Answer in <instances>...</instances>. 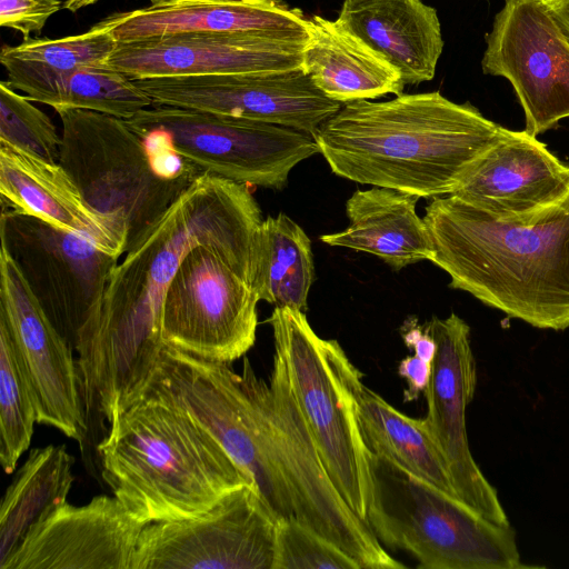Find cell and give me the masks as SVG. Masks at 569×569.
<instances>
[{
  "instance_id": "23",
  "label": "cell",
  "mask_w": 569,
  "mask_h": 569,
  "mask_svg": "<svg viewBox=\"0 0 569 569\" xmlns=\"http://www.w3.org/2000/svg\"><path fill=\"white\" fill-rule=\"evenodd\" d=\"M337 19L385 57L405 84L435 77L445 42L437 10L422 0H345Z\"/></svg>"
},
{
  "instance_id": "20",
  "label": "cell",
  "mask_w": 569,
  "mask_h": 569,
  "mask_svg": "<svg viewBox=\"0 0 569 569\" xmlns=\"http://www.w3.org/2000/svg\"><path fill=\"white\" fill-rule=\"evenodd\" d=\"M452 194L498 219H530L569 196V166L525 129L503 128Z\"/></svg>"
},
{
  "instance_id": "31",
  "label": "cell",
  "mask_w": 569,
  "mask_h": 569,
  "mask_svg": "<svg viewBox=\"0 0 569 569\" xmlns=\"http://www.w3.org/2000/svg\"><path fill=\"white\" fill-rule=\"evenodd\" d=\"M38 422L37 400L14 338L0 318V462L16 471Z\"/></svg>"
},
{
  "instance_id": "22",
  "label": "cell",
  "mask_w": 569,
  "mask_h": 569,
  "mask_svg": "<svg viewBox=\"0 0 569 569\" xmlns=\"http://www.w3.org/2000/svg\"><path fill=\"white\" fill-rule=\"evenodd\" d=\"M100 22L127 42L188 32H306L307 17L284 0H149Z\"/></svg>"
},
{
  "instance_id": "38",
  "label": "cell",
  "mask_w": 569,
  "mask_h": 569,
  "mask_svg": "<svg viewBox=\"0 0 569 569\" xmlns=\"http://www.w3.org/2000/svg\"><path fill=\"white\" fill-rule=\"evenodd\" d=\"M98 1L100 0H66L62 4L64 9L71 12H77L80 9L91 6Z\"/></svg>"
},
{
  "instance_id": "33",
  "label": "cell",
  "mask_w": 569,
  "mask_h": 569,
  "mask_svg": "<svg viewBox=\"0 0 569 569\" xmlns=\"http://www.w3.org/2000/svg\"><path fill=\"white\" fill-rule=\"evenodd\" d=\"M273 569H361L359 563L291 518L277 522Z\"/></svg>"
},
{
  "instance_id": "1",
  "label": "cell",
  "mask_w": 569,
  "mask_h": 569,
  "mask_svg": "<svg viewBox=\"0 0 569 569\" xmlns=\"http://www.w3.org/2000/svg\"><path fill=\"white\" fill-rule=\"evenodd\" d=\"M262 221L249 186L200 174L126 251L74 351L90 425L110 423L146 390L164 348L163 297L184 256L217 247L252 283Z\"/></svg>"
},
{
  "instance_id": "3",
  "label": "cell",
  "mask_w": 569,
  "mask_h": 569,
  "mask_svg": "<svg viewBox=\"0 0 569 569\" xmlns=\"http://www.w3.org/2000/svg\"><path fill=\"white\" fill-rule=\"evenodd\" d=\"M433 257L449 287L539 329L569 328V196L522 220L492 217L456 194L426 207Z\"/></svg>"
},
{
  "instance_id": "21",
  "label": "cell",
  "mask_w": 569,
  "mask_h": 569,
  "mask_svg": "<svg viewBox=\"0 0 569 569\" xmlns=\"http://www.w3.org/2000/svg\"><path fill=\"white\" fill-rule=\"evenodd\" d=\"M0 194L2 207L89 238L109 253H126L124 224L91 207L59 162L0 143Z\"/></svg>"
},
{
  "instance_id": "26",
  "label": "cell",
  "mask_w": 569,
  "mask_h": 569,
  "mask_svg": "<svg viewBox=\"0 0 569 569\" xmlns=\"http://www.w3.org/2000/svg\"><path fill=\"white\" fill-rule=\"evenodd\" d=\"M419 198L381 187L357 190L346 203L348 227L322 234L320 240L377 256L397 271L421 260L431 261V239L416 211Z\"/></svg>"
},
{
  "instance_id": "24",
  "label": "cell",
  "mask_w": 569,
  "mask_h": 569,
  "mask_svg": "<svg viewBox=\"0 0 569 569\" xmlns=\"http://www.w3.org/2000/svg\"><path fill=\"white\" fill-rule=\"evenodd\" d=\"M301 69L329 99L341 104L401 94L400 72L338 19L311 16Z\"/></svg>"
},
{
  "instance_id": "5",
  "label": "cell",
  "mask_w": 569,
  "mask_h": 569,
  "mask_svg": "<svg viewBox=\"0 0 569 569\" xmlns=\"http://www.w3.org/2000/svg\"><path fill=\"white\" fill-rule=\"evenodd\" d=\"M57 113L59 163L91 207L124 224L127 250L200 176L124 119L83 109Z\"/></svg>"
},
{
  "instance_id": "27",
  "label": "cell",
  "mask_w": 569,
  "mask_h": 569,
  "mask_svg": "<svg viewBox=\"0 0 569 569\" xmlns=\"http://www.w3.org/2000/svg\"><path fill=\"white\" fill-rule=\"evenodd\" d=\"M73 463V456L63 445L29 451L1 501L0 565L20 547L39 520L67 501L74 481Z\"/></svg>"
},
{
  "instance_id": "35",
  "label": "cell",
  "mask_w": 569,
  "mask_h": 569,
  "mask_svg": "<svg viewBox=\"0 0 569 569\" xmlns=\"http://www.w3.org/2000/svg\"><path fill=\"white\" fill-rule=\"evenodd\" d=\"M398 373L407 382V389L403 392V401H415L421 393H425L429 385L431 363L420 359L416 355L408 356L399 362Z\"/></svg>"
},
{
  "instance_id": "18",
  "label": "cell",
  "mask_w": 569,
  "mask_h": 569,
  "mask_svg": "<svg viewBox=\"0 0 569 569\" xmlns=\"http://www.w3.org/2000/svg\"><path fill=\"white\" fill-rule=\"evenodd\" d=\"M307 32H188L118 42L108 66L129 78L300 69Z\"/></svg>"
},
{
  "instance_id": "14",
  "label": "cell",
  "mask_w": 569,
  "mask_h": 569,
  "mask_svg": "<svg viewBox=\"0 0 569 569\" xmlns=\"http://www.w3.org/2000/svg\"><path fill=\"white\" fill-rule=\"evenodd\" d=\"M486 43L482 71L512 84L529 134L569 117V42L543 0H505Z\"/></svg>"
},
{
  "instance_id": "15",
  "label": "cell",
  "mask_w": 569,
  "mask_h": 569,
  "mask_svg": "<svg viewBox=\"0 0 569 569\" xmlns=\"http://www.w3.org/2000/svg\"><path fill=\"white\" fill-rule=\"evenodd\" d=\"M156 104L273 123L311 136L341 103L300 69L136 79Z\"/></svg>"
},
{
  "instance_id": "34",
  "label": "cell",
  "mask_w": 569,
  "mask_h": 569,
  "mask_svg": "<svg viewBox=\"0 0 569 569\" xmlns=\"http://www.w3.org/2000/svg\"><path fill=\"white\" fill-rule=\"evenodd\" d=\"M61 8L59 0H0V26L29 38L32 32L39 33Z\"/></svg>"
},
{
  "instance_id": "13",
  "label": "cell",
  "mask_w": 569,
  "mask_h": 569,
  "mask_svg": "<svg viewBox=\"0 0 569 569\" xmlns=\"http://www.w3.org/2000/svg\"><path fill=\"white\" fill-rule=\"evenodd\" d=\"M277 520L252 485L207 512L143 527L132 569H273Z\"/></svg>"
},
{
  "instance_id": "7",
  "label": "cell",
  "mask_w": 569,
  "mask_h": 569,
  "mask_svg": "<svg viewBox=\"0 0 569 569\" xmlns=\"http://www.w3.org/2000/svg\"><path fill=\"white\" fill-rule=\"evenodd\" d=\"M241 378L288 489L295 519L340 548L361 569L405 568L335 487L295 398L281 355L274 351L268 382L256 375L247 357Z\"/></svg>"
},
{
  "instance_id": "36",
  "label": "cell",
  "mask_w": 569,
  "mask_h": 569,
  "mask_svg": "<svg viewBox=\"0 0 569 569\" xmlns=\"http://www.w3.org/2000/svg\"><path fill=\"white\" fill-rule=\"evenodd\" d=\"M401 337L405 345L413 349V355L432 363L437 350L436 341L427 328L418 323L417 318L411 317L403 322Z\"/></svg>"
},
{
  "instance_id": "10",
  "label": "cell",
  "mask_w": 569,
  "mask_h": 569,
  "mask_svg": "<svg viewBox=\"0 0 569 569\" xmlns=\"http://www.w3.org/2000/svg\"><path fill=\"white\" fill-rule=\"evenodd\" d=\"M259 297L221 249L201 244L182 259L161 307V340L192 356L230 363L256 342Z\"/></svg>"
},
{
  "instance_id": "17",
  "label": "cell",
  "mask_w": 569,
  "mask_h": 569,
  "mask_svg": "<svg viewBox=\"0 0 569 569\" xmlns=\"http://www.w3.org/2000/svg\"><path fill=\"white\" fill-rule=\"evenodd\" d=\"M0 318L9 327L32 382L38 423L58 429L82 447L88 425L74 351L3 248L0 249Z\"/></svg>"
},
{
  "instance_id": "37",
  "label": "cell",
  "mask_w": 569,
  "mask_h": 569,
  "mask_svg": "<svg viewBox=\"0 0 569 569\" xmlns=\"http://www.w3.org/2000/svg\"><path fill=\"white\" fill-rule=\"evenodd\" d=\"M569 42V0H543Z\"/></svg>"
},
{
  "instance_id": "4",
  "label": "cell",
  "mask_w": 569,
  "mask_h": 569,
  "mask_svg": "<svg viewBox=\"0 0 569 569\" xmlns=\"http://www.w3.org/2000/svg\"><path fill=\"white\" fill-rule=\"evenodd\" d=\"M97 457L113 496L143 525L200 516L254 486L213 435L154 386L110 422Z\"/></svg>"
},
{
  "instance_id": "25",
  "label": "cell",
  "mask_w": 569,
  "mask_h": 569,
  "mask_svg": "<svg viewBox=\"0 0 569 569\" xmlns=\"http://www.w3.org/2000/svg\"><path fill=\"white\" fill-rule=\"evenodd\" d=\"M338 363L352 396L361 436L370 453L460 499L423 418L406 416L368 388L362 381V373L341 347Z\"/></svg>"
},
{
  "instance_id": "11",
  "label": "cell",
  "mask_w": 569,
  "mask_h": 569,
  "mask_svg": "<svg viewBox=\"0 0 569 569\" xmlns=\"http://www.w3.org/2000/svg\"><path fill=\"white\" fill-rule=\"evenodd\" d=\"M0 240L52 325L76 351L120 257L89 238L6 207Z\"/></svg>"
},
{
  "instance_id": "32",
  "label": "cell",
  "mask_w": 569,
  "mask_h": 569,
  "mask_svg": "<svg viewBox=\"0 0 569 569\" xmlns=\"http://www.w3.org/2000/svg\"><path fill=\"white\" fill-rule=\"evenodd\" d=\"M0 143L59 162L61 136L51 119L19 94L8 81L0 82Z\"/></svg>"
},
{
  "instance_id": "12",
  "label": "cell",
  "mask_w": 569,
  "mask_h": 569,
  "mask_svg": "<svg viewBox=\"0 0 569 569\" xmlns=\"http://www.w3.org/2000/svg\"><path fill=\"white\" fill-rule=\"evenodd\" d=\"M148 386L163 390L213 435L250 477L277 522L295 518L241 375L226 362L164 346Z\"/></svg>"
},
{
  "instance_id": "30",
  "label": "cell",
  "mask_w": 569,
  "mask_h": 569,
  "mask_svg": "<svg viewBox=\"0 0 569 569\" xmlns=\"http://www.w3.org/2000/svg\"><path fill=\"white\" fill-rule=\"evenodd\" d=\"M60 109H83L129 119L153 104L133 79L107 66H83L53 77L26 93Z\"/></svg>"
},
{
  "instance_id": "19",
  "label": "cell",
  "mask_w": 569,
  "mask_h": 569,
  "mask_svg": "<svg viewBox=\"0 0 569 569\" xmlns=\"http://www.w3.org/2000/svg\"><path fill=\"white\" fill-rule=\"evenodd\" d=\"M139 522L116 497L68 501L39 520L0 569H132Z\"/></svg>"
},
{
  "instance_id": "8",
  "label": "cell",
  "mask_w": 569,
  "mask_h": 569,
  "mask_svg": "<svg viewBox=\"0 0 569 569\" xmlns=\"http://www.w3.org/2000/svg\"><path fill=\"white\" fill-rule=\"evenodd\" d=\"M268 322L325 467L343 500L367 523L376 493L372 456L339 368L341 346L320 338L301 310L274 307Z\"/></svg>"
},
{
  "instance_id": "16",
  "label": "cell",
  "mask_w": 569,
  "mask_h": 569,
  "mask_svg": "<svg viewBox=\"0 0 569 569\" xmlns=\"http://www.w3.org/2000/svg\"><path fill=\"white\" fill-rule=\"evenodd\" d=\"M437 350L425 391L426 428L438 447L459 498L500 526H510L496 489L476 463L468 442L466 411L477 385L470 328L456 313L425 326Z\"/></svg>"
},
{
  "instance_id": "6",
  "label": "cell",
  "mask_w": 569,
  "mask_h": 569,
  "mask_svg": "<svg viewBox=\"0 0 569 569\" xmlns=\"http://www.w3.org/2000/svg\"><path fill=\"white\" fill-rule=\"evenodd\" d=\"M372 469L375 506L367 523L380 542L411 553L419 568L527 567L511 526L492 522L385 459L372 456Z\"/></svg>"
},
{
  "instance_id": "2",
  "label": "cell",
  "mask_w": 569,
  "mask_h": 569,
  "mask_svg": "<svg viewBox=\"0 0 569 569\" xmlns=\"http://www.w3.org/2000/svg\"><path fill=\"white\" fill-rule=\"evenodd\" d=\"M503 128L431 91L345 103L312 137L336 176L436 198L455 193Z\"/></svg>"
},
{
  "instance_id": "9",
  "label": "cell",
  "mask_w": 569,
  "mask_h": 569,
  "mask_svg": "<svg viewBox=\"0 0 569 569\" xmlns=\"http://www.w3.org/2000/svg\"><path fill=\"white\" fill-rule=\"evenodd\" d=\"M127 123L198 174L282 190L291 170L319 153L307 132L273 123L156 104Z\"/></svg>"
},
{
  "instance_id": "29",
  "label": "cell",
  "mask_w": 569,
  "mask_h": 569,
  "mask_svg": "<svg viewBox=\"0 0 569 569\" xmlns=\"http://www.w3.org/2000/svg\"><path fill=\"white\" fill-rule=\"evenodd\" d=\"M118 46L101 22L89 31L59 39L26 38L17 46H3L0 62L8 83L27 93L49 79L83 66H107Z\"/></svg>"
},
{
  "instance_id": "28",
  "label": "cell",
  "mask_w": 569,
  "mask_h": 569,
  "mask_svg": "<svg viewBox=\"0 0 569 569\" xmlns=\"http://www.w3.org/2000/svg\"><path fill=\"white\" fill-rule=\"evenodd\" d=\"M315 279L311 241L303 229L282 212L263 219L251 283L259 299L305 312Z\"/></svg>"
}]
</instances>
